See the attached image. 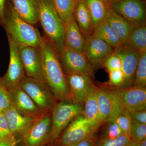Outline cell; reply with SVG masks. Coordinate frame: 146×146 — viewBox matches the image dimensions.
Here are the masks:
<instances>
[{
    "label": "cell",
    "mask_w": 146,
    "mask_h": 146,
    "mask_svg": "<svg viewBox=\"0 0 146 146\" xmlns=\"http://www.w3.org/2000/svg\"><path fill=\"white\" fill-rule=\"evenodd\" d=\"M38 49L45 81L58 101H71L69 88L59 54L44 36H42Z\"/></svg>",
    "instance_id": "1"
},
{
    "label": "cell",
    "mask_w": 146,
    "mask_h": 146,
    "mask_svg": "<svg viewBox=\"0 0 146 146\" xmlns=\"http://www.w3.org/2000/svg\"><path fill=\"white\" fill-rule=\"evenodd\" d=\"M7 36H9L18 46H30L39 48L42 36L33 25L18 15L12 4L6 2L3 26Z\"/></svg>",
    "instance_id": "2"
},
{
    "label": "cell",
    "mask_w": 146,
    "mask_h": 146,
    "mask_svg": "<svg viewBox=\"0 0 146 146\" xmlns=\"http://www.w3.org/2000/svg\"><path fill=\"white\" fill-rule=\"evenodd\" d=\"M39 22L48 41L58 54L65 46V25L58 16L52 0H38Z\"/></svg>",
    "instance_id": "3"
},
{
    "label": "cell",
    "mask_w": 146,
    "mask_h": 146,
    "mask_svg": "<svg viewBox=\"0 0 146 146\" xmlns=\"http://www.w3.org/2000/svg\"><path fill=\"white\" fill-rule=\"evenodd\" d=\"M83 104L69 101L58 102L51 113L52 126L49 143H53L75 118L82 114Z\"/></svg>",
    "instance_id": "4"
},
{
    "label": "cell",
    "mask_w": 146,
    "mask_h": 146,
    "mask_svg": "<svg viewBox=\"0 0 146 146\" xmlns=\"http://www.w3.org/2000/svg\"><path fill=\"white\" fill-rule=\"evenodd\" d=\"M99 129L81 114L75 118L56 141L51 144L54 146H70L94 136Z\"/></svg>",
    "instance_id": "5"
},
{
    "label": "cell",
    "mask_w": 146,
    "mask_h": 146,
    "mask_svg": "<svg viewBox=\"0 0 146 146\" xmlns=\"http://www.w3.org/2000/svg\"><path fill=\"white\" fill-rule=\"evenodd\" d=\"M39 108L51 112L58 101L45 81L25 76L19 84Z\"/></svg>",
    "instance_id": "6"
},
{
    "label": "cell",
    "mask_w": 146,
    "mask_h": 146,
    "mask_svg": "<svg viewBox=\"0 0 146 146\" xmlns=\"http://www.w3.org/2000/svg\"><path fill=\"white\" fill-rule=\"evenodd\" d=\"M51 126V112L36 119L21 138L23 146H43L49 143Z\"/></svg>",
    "instance_id": "7"
},
{
    "label": "cell",
    "mask_w": 146,
    "mask_h": 146,
    "mask_svg": "<svg viewBox=\"0 0 146 146\" xmlns=\"http://www.w3.org/2000/svg\"><path fill=\"white\" fill-rule=\"evenodd\" d=\"M110 7L133 27L146 24V9L141 0H108Z\"/></svg>",
    "instance_id": "8"
},
{
    "label": "cell",
    "mask_w": 146,
    "mask_h": 146,
    "mask_svg": "<svg viewBox=\"0 0 146 146\" xmlns=\"http://www.w3.org/2000/svg\"><path fill=\"white\" fill-rule=\"evenodd\" d=\"M59 56L65 75L81 74L94 76V68L83 52L65 48Z\"/></svg>",
    "instance_id": "9"
},
{
    "label": "cell",
    "mask_w": 146,
    "mask_h": 146,
    "mask_svg": "<svg viewBox=\"0 0 146 146\" xmlns=\"http://www.w3.org/2000/svg\"><path fill=\"white\" fill-rule=\"evenodd\" d=\"M108 87L117 97L123 108L129 112L146 110V88Z\"/></svg>",
    "instance_id": "10"
},
{
    "label": "cell",
    "mask_w": 146,
    "mask_h": 146,
    "mask_svg": "<svg viewBox=\"0 0 146 146\" xmlns=\"http://www.w3.org/2000/svg\"><path fill=\"white\" fill-rule=\"evenodd\" d=\"M96 90L99 109L104 123L114 121L124 109L117 97L107 86L96 87Z\"/></svg>",
    "instance_id": "11"
},
{
    "label": "cell",
    "mask_w": 146,
    "mask_h": 146,
    "mask_svg": "<svg viewBox=\"0 0 146 146\" xmlns=\"http://www.w3.org/2000/svg\"><path fill=\"white\" fill-rule=\"evenodd\" d=\"M7 36L9 49V62L7 72L3 77L5 84L9 90L19 85L25 76L20 55L19 47L9 36Z\"/></svg>",
    "instance_id": "12"
},
{
    "label": "cell",
    "mask_w": 146,
    "mask_h": 146,
    "mask_svg": "<svg viewBox=\"0 0 146 146\" xmlns=\"http://www.w3.org/2000/svg\"><path fill=\"white\" fill-rule=\"evenodd\" d=\"M113 52L112 46L94 35L85 38L83 53L94 69L102 67L105 60Z\"/></svg>",
    "instance_id": "13"
},
{
    "label": "cell",
    "mask_w": 146,
    "mask_h": 146,
    "mask_svg": "<svg viewBox=\"0 0 146 146\" xmlns=\"http://www.w3.org/2000/svg\"><path fill=\"white\" fill-rule=\"evenodd\" d=\"M9 91L11 105L22 116L36 119L47 113L39 108L19 85L11 88Z\"/></svg>",
    "instance_id": "14"
},
{
    "label": "cell",
    "mask_w": 146,
    "mask_h": 146,
    "mask_svg": "<svg viewBox=\"0 0 146 146\" xmlns=\"http://www.w3.org/2000/svg\"><path fill=\"white\" fill-rule=\"evenodd\" d=\"M71 102L83 104L87 95L94 88L93 77L86 74L65 75Z\"/></svg>",
    "instance_id": "15"
},
{
    "label": "cell",
    "mask_w": 146,
    "mask_h": 146,
    "mask_svg": "<svg viewBox=\"0 0 146 146\" xmlns=\"http://www.w3.org/2000/svg\"><path fill=\"white\" fill-rule=\"evenodd\" d=\"M114 52L121 59L122 70L124 75L123 83L120 87L132 86L139 61L140 52L133 49L129 46L122 45L114 48Z\"/></svg>",
    "instance_id": "16"
},
{
    "label": "cell",
    "mask_w": 146,
    "mask_h": 146,
    "mask_svg": "<svg viewBox=\"0 0 146 146\" xmlns=\"http://www.w3.org/2000/svg\"><path fill=\"white\" fill-rule=\"evenodd\" d=\"M19 50L25 75L45 81L42 72L41 56L38 48L26 46L19 47Z\"/></svg>",
    "instance_id": "17"
},
{
    "label": "cell",
    "mask_w": 146,
    "mask_h": 146,
    "mask_svg": "<svg viewBox=\"0 0 146 146\" xmlns=\"http://www.w3.org/2000/svg\"><path fill=\"white\" fill-rule=\"evenodd\" d=\"M3 112L5 116L10 131L20 140L37 119L26 117L22 116L16 111L12 105Z\"/></svg>",
    "instance_id": "18"
},
{
    "label": "cell",
    "mask_w": 146,
    "mask_h": 146,
    "mask_svg": "<svg viewBox=\"0 0 146 146\" xmlns=\"http://www.w3.org/2000/svg\"><path fill=\"white\" fill-rule=\"evenodd\" d=\"M12 6L18 15L31 25L39 22L38 0H11Z\"/></svg>",
    "instance_id": "19"
},
{
    "label": "cell",
    "mask_w": 146,
    "mask_h": 146,
    "mask_svg": "<svg viewBox=\"0 0 146 146\" xmlns=\"http://www.w3.org/2000/svg\"><path fill=\"white\" fill-rule=\"evenodd\" d=\"M65 48L83 52L85 39L80 30L74 17L65 24Z\"/></svg>",
    "instance_id": "20"
},
{
    "label": "cell",
    "mask_w": 146,
    "mask_h": 146,
    "mask_svg": "<svg viewBox=\"0 0 146 146\" xmlns=\"http://www.w3.org/2000/svg\"><path fill=\"white\" fill-rule=\"evenodd\" d=\"M106 21L119 36L122 45L127 46L129 37L134 27L111 7Z\"/></svg>",
    "instance_id": "21"
},
{
    "label": "cell",
    "mask_w": 146,
    "mask_h": 146,
    "mask_svg": "<svg viewBox=\"0 0 146 146\" xmlns=\"http://www.w3.org/2000/svg\"><path fill=\"white\" fill-rule=\"evenodd\" d=\"M83 107L82 115L98 128L105 123L99 109L96 86L86 96L83 103Z\"/></svg>",
    "instance_id": "22"
},
{
    "label": "cell",
    "mask_w": 146,
    "mask_h": 146,
    "mask_svg": "<svg viewBox=\"0 0 146 146\" xmlns=\"http://www.w3.org/2000/svg\"><path fill=\"white\" fill-rule=\"evenodd\" d=\"M84 1L89 11L94 30V29L106 21L110 6L108 0Z\"/></svg>",
    "instance_id": "23"
},
{
    "label": "cell",
    "mask_w": 146,
    "mask_h": 146,
    "mask_svg": "<svg viewBox=\"0 0 146 146\" xmlns=\"http://www.w3.org/2000/svg\"><path fill=\"white\" fill-rule=\"evenodd\" d=\"M74 16L82 34L86 38L93 33L91 18L84 0L76 3Z\"/></svg>",
    "instance_id": "24"
},
{
    "label": "cell",
    "mask_w": 146,
    "mask_h": 146,
    "mask_svg": "<svg viewBox=\"0 0 146 146\" xmlns=\"http://www.w3.org/2000/svg\"><path fill=\"white\" fill-rule=\"evenodd\" d=\"M92 34L98 36L114 48L123 45L119 36L106 21L94 29Z\"/></svg>",
    "instance_id": "25"
},
{
    "label": "cell",
    "mask_w": 146,
    "mask_h": 146,
    "mask_svg": "<svg viewBox=\"0 0 146 146\" xmlns=\"http://www.w3.org/2000/svg\"><path fill=\"white\" fill-rule=\"evenodd\" d=\"M127 46L138 52L146 50V24L133 27Z\"/></svg>",
    "instance_id": "26"
},
{
    "label": "cell",
    "mask_w": 146,
    "mask_h": 146,
    "mask_svg": "<svg viewBox=\"0 0 146 146\" xmlns=\"http://www.w3.org/2000/svg\"><path fill=\"white\" fill-rule=\"evenodd\" d=\"M56 10L64 25L74 17L76 0H52Z\"/></svg>",
    "instance_id": "27"
},
{
    "label": "cell",
    "mask_w": 146,
    "mask_h": 146,
    "mask_svg": "<svg viewBox=\"0 0 146 146\" xmlns=\"http://www.w3.org/2000/svg\"><path fill=\"white\" fill-rule=\"evenodd\" d=\"M132 86L146 88V50L140 52Z\"/></svg>",
    "instance_id": "28"
},
{
    "label": "cell",
    "mask_w": 146,
    "mask_h": 146,
    "mask_svg": "<svg viewBox=\"0 0 146 146\" xmlns=\"http://www.w3.org/2000/svg\"><path fill=\"white\" fill-rule=\"evenodd\" d=\"M130 136L123 133L118 137L110 139H100L96 141V146H129L132 143Z\"/></svg>",
    "instance_id": "29"
},
{
    "label": "cell",
    "mask_w": 146,
    "mask_h": 146,
    "mask_svg": "<svg viewBox=\"0 0 146 146\" xmlns=\"http://www.w3.org/2000/svg\"><path fill=\"white\" fill-rule=\"evenodd\" d=\"M115 121L123 133L130 136L132 119L129 112L127 110L124 109L117 116Z\"/></svg>",
    "instance_id": "30"
},
{
    "label": "cell",
    "mask_w": 146,
    "mask_h": 146,
    "mask_svg": "<svg viewBox=\"0 0 146 146\" xmlns=\"http://www.w3.org/2000/svg\"><path fill=\"white\" fill-rule=\"evenodd\" d=\"M130 137L132 143H139L146 138V124L132 120Z\"/></svg>",
    "instance_id": "31"
},
{
    "label": "cell",
    "mask_w": 146,
    "mask_h": 146,
    "mask_svg": "<svg viewBox=\"0 0 146 146\" xmlns=\"http://www.w3.org/2000/svg\"><path fill=\"white\" fill-rule=\"evenodd\" d=\"M102 131L100 139H110L118 137L123 133L117 124L114 121L108 122Z\"/></svg>",
    "instance_id": "32"
},
{
    "label": "cell",
    "mask_w": 146,
    "mask_h": 146,
    "mask_svg": "<svg viewBox=\"0 0 146 146\" xmlns=\"http://www.w3.org/2000/svg\"><path fill=\"white\" fill-rule=\"evenodd\" d=\"M11 105L9 90L5 84L2 77L0 76V111L3 112Z\"/></svg>",
    "instance_id": "33"
},
{
    "label": "cell",
    "mask_w": 146,
    "mask_h": 146,
    "mask_svg": "<svg viewBox=\"0 0 146 146\" xmlns=\"http://www.w3.org/2000/svg\"><path fill=\"white\" fill-rule=\"evenodd\" d=\"M109 74V80L103 85L110 87H121L124 80V75L122 70L111 71Z\"/></svg>",
    "instance_id": "34"
},
{
    "label": "cell",
    "mask_w": 146,
    "mask_h": 146,
    "mask_svg": "<svg viewBox=\"0 0 146 146\" xmlns=\"http://www.w3.org/2000/svg\"><path fill=\"white\" fill-rule=\"evenodd\" d=\"M103 66L108 72L116 70H122V63L117 55L113 52L105 60Z\"/></svg>",
    "instance_id": "35"
},
{
    "label": "cell",
    "mask_w": 146,
    "mask_h": 146,
    "mask_svg": "<svg viewBox=\"0 0 146 146\" xmlns=\"http://www.w3.org/2000/svg\"><path fill=\"white\" fill-rule=\"evenodd\" d=\"M13 137H16L10 131L4 114L0 111V139Z\"/></svg>",
    "instance_id": "36"
},
{
    "label": "cell",
    "mask_w": 146,
    "mask_h": 146,
    "mask_svg": "<svg viewBox=\"0 0 146 146\" xmlns=\"http://www.w3.org/2000/svg\"><path fill=\"white\" fill-rule=\"evenodd\" d=\"M131 119L146 124V110L129 112Z\"/></svg>",
    "instance_id": "37"
},
{
    "label": "cell",
    "mask_w": 146,
    "mask_h": 146,
    "mask_svg": "<svg viewBox=\"0 0 146 146\" xmlns=\"http://www.w3.org/2000/svg\"><path fill=\"white\" fill-rule=\"evenodd\" d=\"M20 140L16 137L0 139V146H18Z\"/></svg>",
    "instance_id": "38"
},
{
    "label": "cell",
    "mask_w": 146,
    "mask_h": 146,
    "mask_svg": "<svg viewBox=\"0 0 146 146\" xmlns=\"http://www.w3.org/2000/svg\"><path fill=\"white\" fill-rule=\"evenodd\" d=\"M94 136L89 137L70 146H96Z\"/></svg>",
    "instance_id": "39"
},
{
    "label": "cell",
    "mask_w": 146,
    "mask_h": 146,
    "mask_svg": "<svg viewBox=\"0 0 146 146\" xmlns=\"http://www.w3.org/2000/svg\"><path fill=\"white\" fill-rule=\"evenodd\" d=\"M6 0H0V25L3 26Z\"/></svg>",
    "instance_id": "40"
},
{
    "label": "cell",
    "mask_w": 146,
    "mask_h": 146,
    "mask_svg": "<svg viewBox=\"0 0 146 146\" xmlns=\"http://www.w3.org/2000/svg\"><path fill=\"white\" fill-rule=\"evenodd\" d=\"M138 146H146V138L139 143Z\"/></svg>",
    "instance_id": "41"
},
{
    "label": "cell",
    "mask_w": 146,
    "mask_h": 146,
    "mask_svg": "<svg viewBox=\"0 0 146 146\" xmlns=\"http://www.w3.org/2000/svg\"><path fill=\"white\" fill-rule=\"evenodd\" d=\"M139 143H133L131 144L129 146H138Z\"/></svg>",
    "instance_id": "42"
},
{
    "label": "cell",
    "mask_w": 146,
    "mask_h": 146,
    "mask_svg": "<svg viewBox=\"0 0 146 146\" xmlns=\"http://www.w3.org/2000/svg\"><path fill=\"white\" fill-rule=\"evenodd\" d=\"M43 146H54L51 143L47 144L46 145H44Z\"/></svg>",
    "instance_id": "43"
},
{
    "label": "cell",
    "mask_w": 146,
    "mask_h": 146,
    "mask_svg": "<svg viewBox=\"0 0 146 146\" xmlns=\"http://www.w3.org/2000/svg\"><path fill=\"white\" fill-rule=\"evenodd\" d=\"M78 0H76V2L77 1H78Z\"/></svg>",
    "instance_id": "44"
}]
</instances>
